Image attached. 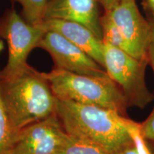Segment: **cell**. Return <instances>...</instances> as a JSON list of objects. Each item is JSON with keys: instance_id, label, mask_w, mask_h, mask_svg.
I'll return each mask as SVG.
<instances>
[{"instance_id": "cell-17", "label": "cell", "mask_w": 154, "mask_h": 154, "mask_svg": "<svg viewBox=\"0 0 154 154\" xmlns=\"http://www.w3.org/2000/svg\"><path fill=\"white\" fill-rule=\"evenodd\" d=\"M151 40L149 48V61L151 63L154 73V22L151 23Z\"/></svg>"}, {"instance_id": "cell-20", "label": "cell", "mask_w": 154, "mask_h": 154, "mask_svg": "<svg viewBox=\"0 0 154 154\" xmlns=\"http://www.w3.org/2000/svg\"><path fill=\"white\" fill-rule=\"evenodd\" d=\"M146 2L148 7L153 10L154 9V0H146Z\"/></svg>"}, {"instance_id": "cell-14", "label": "cell", "mask_w": 154, "mask_h": 154, "mask_svg": "<svg viewBox=\"0 0 154 154\" xmlns=\"http://www.w3.org/2000/svg\"><path fill=\"white\" fill-rule=\"evenodd\" d=\"M101 25L102 41L103 43L118 48L128 54V48L126 41L118 28L106 14L101 17Z\"/></svg>"}, {"instance_id": "cell-11", "label": "cell", "mask_w": 154, "mask_h": 154, "mask_svg": "<svg viewBox=\"0 0 154 154\" xmlns=\"http://www.w3.org/2000/svg\"><path fill=\"white\" fill-rule=\"evenodd\" d=\"M4 43L0 40V54ZM17 133L13 128L0 96V154H11Z\"/></svg>"}, {"instance_id": "cell-19", "label": "cell", "mask_w": 154, "mask_h": 154, "mask_svg": "<svg viewBox=\"0 0 154 154\" xmlns=\"http://www.w3.org/2000/svg\"><path fill=\"white\" fill-rule=\"evenodd\" d=\"M115 154H138L136 149H135L134 143L130 144V145L127 146L126 147L124 148L123 149L116 153Z\"/></svg>"}, {"instance_id": "cell-6", "label": "cell", "mask_w": 154, "mask_h": 154, "mask_svg": "<svg viewBox=\"0 0 154 154\" xmlns=\"http://www.w3.org/2000/svg\"><path fill=\"white\" fill-rule=\"evenodd\" d=\"M68 134L57 113L17 133L11 154H58Z\"/></svg>"}, {"instance_id": "cell-21", "label": "cell", "mask_w": 154, "mask_h": 154, "mask_svg": "<svg viewBox=\"0 0 154 154\" xmlns=\"http://www.w3.org/2000/svg\"><path fill=\"white\" fill-rule=\"evenodd\" d=\"M153 16H154V9H153Z\"/></svg>"}, {"instance_id": "cell-10", "label": "cell", "mask_w": 154, "mask_h": 154, "mask_svg": "<svg viewBox=\"0 0 154 154\" xmlns=\"http://www.w3.org/2000/svg\"><path fill=\"white\" fill-rule=\"evenodd\" d=\"M44 24L48 30L67 38L103 68V42L87 27L79 23L56 19H45Z\"/></svg>"}, {"instance_id": "cell-12", "label": "cell", "mask_w": 154, "mask_h": 154, "mask_svg": "<svg viewBox=\"0 0 154 154\" xmlns=\"http://www.w3.org/2000/svg\"><path fill=\"white\" fill-rule=\"evenodd\" d=\"M22 7L24 19L31 24H42L51 0H14Z\"/></svg>"}, {"instance_id": "cell-1", "label": "cell", "mask_w": 154, "mask_h": 154, "mask_svg": "<svg viewBox=\"0 0 154 154\" xmlns=\"http://www.w3.org/2000/svg\"><path fill=\"white\" fill-rule=\"evenodd\" d=\"M0 96L16 132L56 113L57 99L45 74L28 63L0 76Z\"/></svg>"}, {"instance_id": "cell-9", "label": "cell", "mask_w": 154, "mask_h": 154, "mask_svg": "<svg viewBox=\"0 0 154 154\" xmlns=\"http://www.w3.org/2000/svg\"><path fill=\"white\" fill-rule=\"evenodd\" d=\"M98 0H51L45 19L72 21L84 25L102 40Z\"/></svg>"}, {"instance_id": "cell-16", "label": "cell", "mask_w": 154, "mask_h": 154, "mask_svg": "<svg viewBox=\"0 0 154 154\" xmlns=\"http://www.w3.org/2000/svg\"><path fill=\"white\" fill-rule=\"evenodd\" d=\"M140 130L146 140L154 141V109L148 119L140 124Z\"/></svg>"}, {"instance_id": "cell-18", "label": "cell", "mask_w": 154, "mask_h": 154, "mask_svg": "<svg viewBox=\"0 0 154 154\" xmlns=\"http://www.w3.org/2000/svg\"><path fill=\"white\" fill-rule=\"evenodd\" d=\"M98 1L104 9L105 12H106L125 0H98Z\"/></svg>"}, {"instance_id": "cell-8", "label": "cell", "mask_w": 154, "mask_h": 154, "mask_svg": "<svg viewBox=\"0 0 154 154\" xmlns=\"http://www.w3.org/2000/svg\"><path fill=\"white\" fill-rule=\"evenodd\" d=\"M38 47L47 51L56 69L91 76H106L105 69L82 49L61 34L48 30Z\"/></svg>"}, {"instance_id": "cell-15", "label": "cell", "mask_w": 154, "mask_h": 154, "mask_svg": "<svg viewBox=\"0 0 154 154\" xmlns=\"http://www.w3.org/2000/svg\"><path fill=\"white\" fill-rule=\"evenodd\" d=\"M125 125L138 154H152L140 130V124L125 117Z\"/></svg>"}, {"instance_id": "cell-2", "label": "cell", "mask_w": 154, "mask_h": 154, "mask_svg": "<svg viewBox=\"0 0 154 154\" xmlns=\"http://www.w3.org/2000/svg\"><path fill=\"white\" fill-rule=\"evenodd\" d=\"M56 113L67 134L91 141L109 154L133 143L126 116L115 111L57 99Z\"/></svg>"}, {"instance_id": "cell-5", "label": "cell", "mask_w": 154, "mask_h": 154, "mask_svg": "<svg viewBox=\"0 0 154 154\" xmlns=\"http://www.w3.org/2000/svg\"><path fill=\"white\" fill-rule=\"evenodd\" d=\"M48 32L42 24H31L19 15L15 9H11L0 22V37L7 42L8 59L0 76H7L27 64V58L32 49Z\"/></svg>"}, {"instance_id": "cell-7", "label": "cell", "mask_w": 154, "mask_h": 154, "mask_svg": "<svg viewBox=\"0 0 154 154\" xmlns=\"http://www.w3.org/2000/svg\"><path fill=\"white\" fill-rule=\"evenodd\" d=\"M105 14L116 25L126 41L128 54L138 59H148L151 26L140 14L136 0H125Z\"/></svg>"}, {"instance_id": "cell-3", "label": "cell", "mask_w": 154, "mask_h": 154, "mask_svg": "<svg viewBox=\"0 0 154 154\" xmlns=\"http://www.w3.org/2000/svg\"><path fill=\"white\" fill-rule=\"evenodd\" d=\"M44 74L57 99L97 106L125 116L128 106L126 98L108 75L79 74L56 68Z\"/></svg>"}, {"instance_id": "cell-13", "label": "cell", "mask_w": 154, "mask_h": 154, "mask_svg": "<svg viewBox=\"0 0 154 154\" xmlns=\"http://www.w3.org/2000/svg\"><path fill=\"white\" fill-rule=\"evenodd\" d=\"M58 154H109L99 146L87 140L68 134Z\"/></svg>"}, {"instance_id": "cell-4", "label": "cell", "mask_w": 154, "mask_h": 154, "mask_svg": "<svg viewBox=\"0 0 154 154\" xmlns=\"http://www.w3.org/2000/svg\"><path fill=\"white\" fill-rule=\"evenodd\" d=\"M106 72L120 88L128 106L143 109L152 100L146 84L148 59H138L126 51L103 43Z\"/></svg>"}]
</instances>
